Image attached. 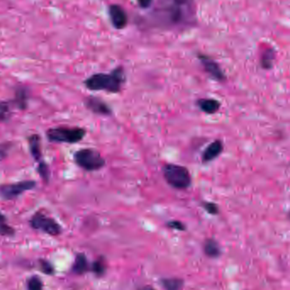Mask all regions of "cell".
<instances>
[{"label": "cell", "instance_id": "4316f807", "mask_svg": "<svg viewBox=\"0 0 290 290\" xmlns=\"http://www.w3.org/2000/svg\"><path fill=\"white\" fill-rule=\"evenodd\" d=\"M271 60H272V54L271 52L265 55L264 58H263V64H264L265 67H270Z\"/></svg>", "mask_w": 290, "mask_h": 290}, {"label": "cell", "instance_id": "f1b7e54d", "mask_svg": "<svg viewBox=\"0 0 290 290\" xmlns=\"http://www.w3.org/2000/svg\"><path fill=\"white\" fill-rule=\"evenodd\" d=\"M139 290H155L153 288L150 287V286H145V287H143L142 289H140Z\"/></svg>", "mask_w": 290, "mask_h": 290}, {"label": "cell", "instance_id": "30bf717a", "mask_svg": "<svg viewBox=\"0 0 290 290\" xmlns=\"http://www.w3.org/2000/svg\"><path fill=\"white\" fill-rule=\"evenodd\" d=\"M109 16L112 26L116 29H123L128 23L127 14L123 7L118 4H111L109 7Z\"/></svg>", "mask_w": 290, "mask_h": 290}, {"label": "cell", "instance_id": "3957f363", "mask_svg": "<svg viewBox=\"0 0 290 290\" xmlns=\"http://www.w3.org/2000/svg\"><path fill=\"white\" fill-rule=\"evenodd\" d=\"M162 174L166 184L177 190H186L192 184L190 171L182 165H164Z\"/></svg>", "mask_w": 290, "mask_h": 290}, {"label": "cell", "instance_id": "9a60e30c", "mask_svg": "<svg viewBox=\"0 0 290 290\" xmlns=\"http://www.w3.org/2000/svg\"><path fill=\"white\" fill-rule=\"evenodd\" d=\"M30 151L32 153L33 158L35 161H39L41 160L42 153H41V145H40V138L39 135H32L29 139Z\"/></svg>", "mask_w": 290, "mask_h": 290}, {"label": "cell", "instance_id": "8fae6325", "mask_svg": "<svg viewBox=\"0 0 290 290\" xmlns=\"http://www.w3.org/2000/svg\"><path fill=\"white\" fill-rule=\"evenodd\" d=\"M223 150V145L221 140L216 139L210 143L204 150L201 155V161L203 163H209L217 158Z\"/></svg>", "mask_w": 290, "mask_h": 290}, {"label": "cell", "instance_id": "5b68a950", "mask_svg": "<svg viewBox=\"0 0 290 290\" xmlns=\"http://www.w3.org/2000/svg\"><path fill=\"white\" fill-rule=\"evenodd\" d=\"M75 163L86 171H100L105 166V160L94 148H81L75 152Z\"/></svg>", "mask_w": 290, "mask_h": 290}, {"label": "cell", "instance_id": "cb8c5ba5", "mask_svg": "<svg viewBox=\"0 0 290 290\" xmlns=\"http://www.w3.org/2000/svg\"><path fill=\"white\" fill-rule=\"evenodd\" d=\"M39 175L42 177L43 180H48L49 178V171L48 166L44 162H39Z\"/></svg>", "mask_w": 290, "mask_h": 290}, {"label": "cell", "instance_id": "ac0fdd59", "mask_svg": "<svg viewBox=\"0 0 290 290\" xmlns=\"http://www.w3.org/2000/svg\"><path fill=\"white\" fill-rule=\"evenodd\" d=\"M15 101L20 109H21V110L26 109V104H27V94H26V89L19 88L18 90L16 91Z\"/></svg>", "mask_w": 290, "mask_h": 290}, {"label": "cell", "instance_id": "8992f818", "mask_svg": "<svg viewBox=\"0 0 290 290\" xmlns=\"http://www.w3.org/2000/svg\"><path fill=\"white\" fill-rule=\"evenodd\" d=\"M30 225L32 228L45 232L48 235L59 236L62 232V227L55 219L40 211L36 212L32 216Z\"/></svg>", "mask_w": 290, "mask_h": 290}, {"label": "cell", "instance_id": "52a82bcc", "mask_svg": "<svg viewBox=\"0 0 290 290\" xmlns=\"http://www.w3.org/2000/svg\"><path fill=\"white\" fill-rule=\"evenodd\" d=\"M36 187L34 181L27 180L0 186V196L7 200H13L26 191Z\"/></svg>", "mask_w": 290, "mask_h": 290}, {"label": "cell", "instance_id": "5bb4252c", "mask_svg": "<svg viewBox=\"0 0 290 290\" xmlns=\"http://www.w3.org/2000/svg\"><path fill=\"white\" fill-rule=\"evenodd\" d=\"M204 252L208 257L217 258L221 255V249L215 239H208L204 244Z\"/></svg>", "mask_w": 290, "mask_h": 290}, {"label": "cell", "instance_id": "e0dca14e", "mask_svg": "<svg viewBox=\"0 0 290 290\" xmlns=\"http://www.w3.org/2000/svg\"><path fill=\"white\" fill-rule=\"evenodd\" d=\"M15 230L8 224L5 216L0 213V235L10 237L13 236Z\"/></svg>", "mask_w": 290, "mask_h": 290}, {"label": "cell", "instance_id": "7a4b0ae2", "mask_svg": "<svg viewBox=\"0 0 290 290\" xmlns=\"http://www.w3.org/2000/svg\"><path fill=\"white\" fill-rule=\"evenodd\" d=\"M126 83V73L123 66H117L109 73H95L84 81V86L91 91H104L118 94Z\"/></svg>", "mask_w": 290, "mask_h": 290}, {"label": "cell", "instance_id": "ffe728a7", "mask_svg": "<svg viewBox=\"0 0 290 290\" xmlns=\"http://www.w3.org/2000/svg\"><path fill=\"white\" fill-rule=\"evenodd\" d=\"M90 269L97 276H102L105 272V265L102 260H97L92 264Z\"/></svg>", "mask_w": 290, "mask_h": 290}, {"label": "cell", "instance_id": "9c48e42d", "mask_svg": "<svg viewBox=\"0 0 290 290\" xmlns=\"http://www.w3.org/2000/svg\"><path fill=\"white\" fill-rule=\"evenodd\" d=\"M84 105L87 110L98 116H110L112 115V109L110 105L99 97H87L84 100Z\"/></svg>", "mask_w": 290, "mask_h": 290}, {"label": "cell", "instance_id": "d4e9b609", "mask_svg": "<svg viewBox=\"0 0 290 290\" xmlns=\"http://www.w3.org/2000/svg\"><path fill=\"white\" fill-rule=\"evenodd\" d=\"M40 266H41V269H42L43 273L50 275L54 272V268L48 261H43V260L40 261Z\"/></svg>", "mask_w": 290, "mask_h": 290}, {"label": "cell", "instance_id": "83f0119b", "mask_svg": "<svg viewBox=\"0 0 290 290\" xmlns=\"http://www.w3.org/2000/svg\"><path fill=\"white\" fill-rule=\"evenodd\" d=\"M8 148H9L8 145H0V161L6 157Z\"/></svg>", "mask_w": 290, "mask_h": 290}, {"label": "cell", "instance_id": "6da1fadb", "mask_svg": "<svg viewBox=\"0 0 290 290\" xmlns=\"http://www.w3.org/2000/svg\"><path fill=\"white\" fill-rule=\"evenodd\" d=\"M153 20L164 29H187L196 21L193 0H160Z\"/></svg>", "mask_w": 290, "mask_h": 290}, {"label": "cell", "instance_id": "277c9868", "mask_svg": "<svg viewBox=\"0 0 290 290\" xmlns=\"http://www.w3.org/2000/svg\"><path fill=\"white\" fill-rule=\"evenodd\" d=\"M86 130L83 127L57 126L48 129L46 135L50 142L58 144H77L85 138Z\"/></svg>", "mask_w": 290, "mask_h": 290}, {"label": "cell", "instance_id": "484cf974", "mask_svg": "<svg viewBox=\"0 0 290 290\" xmlns=\"http://www.w3.org/2000/svg\"><path fill=\"white\" fill-rule=\"evenodd\" d=\"M139 6L142 9H148L152 5L153 0H137Z\"/></svg>", "mask_w": 290, "mask_h": 290}, {"label": "cell", "instance_id": "d6986e66", "mask_svg": "<svg viewBox=\"0 0 290 290\" xmlns=\"http://www.w3.org/2000/svg\"><path fill=\"white\" fill-rule=\"evenodd\" d=\"M11 115V110L9 104L0 101V123L6 122Z\"/></svg>", "mask_w": 290, "mask_h": 290}, {"label": "cell", "instance_id": "4fadbf2b", "mask_svg": "<svg viewBox=\"0 0 290 290\" xmlns=\"http://www.w3.org/2000/svg\"><path fill=\"white\" fill-rule=\"evenodd\" d=\"M87 257L84 254H78L75 259L74 264L72 266V271L78 275L86 273L90 269Z\"/></svg>", "mask_w": 290, "mask_h": 290}, {"label": "cell", "instance_id": "7402d4cb", "mask_svg": "<svg viewBox=\"0 0 290 290\" xmlns=\"http://www.w3.org/2000/svg\"><path fill=\"white\" fill-rule=\"evenodd\" d=\"M201 207L209 215H217L219 212V208L216 206V204L209 201H202L201 202Z\"/></svg>", "mask_w": 290, "mask_h": 290}, {"label": "cell", "instance_id": "7c38bea8", "mask_svg": "<svg viewBox=\"0 0 290 290\" xmlns=\"http://www.w3.org/2000/svg\"><path fill=\"white\" fill-rule=\"evenodd\" d=\"M196 105L202 112L212 115L219 110L221 103L215 99L201 98L196 100Z\"/></svg>", "mask_w": 290, "mask_h": 290}, {"label": "cell", "instance_id": "ba28073f", "mask_svg": "<svg viewBox=\"0 0 290 290\" xmlns=\"http://www.w3.org/2000/svg\"><path fill=\"white\" fill-rule=\"evenodd\" d=\"M197 57H198L199 61L202 64L204 70L214 80L217 81V82H223V81L225 80V75L223 73V70L221 69L217 62H215L213 59L210 58L208 55H204L201 53L198 54Z\"/></svg>", "mask_w": 290, "mask_h": 290}, {"label": "cell", "instance_id": "603a6c76", "mask_svg": "<svg viewBox=\"0 0 290 290\" xmlns=\"http://www.w3.org/2000/svg\"><path fill=\"white\" fill-rule=\"evenodd\" d=\"M169 228L173 229V230H177V231H181L184 232L186 230V226L184 225V223L180 222V221H176V220H172L166 223Z\"/></svg>", "mask_w": 290, "mask_h": 290}, {"label": "cell", "instance_id": "44dd1931", "mask_svg": "<svg viewBox=\"0 0 290 290\" xmlns=\"http://www.w3.org/2000/svg\"><path fill=\"white\" fill-rule=\"evenodd\" d=\"M27 290H42V283L41 279L37 276L32 277L27 281Z\"/></svg>", "mask_w": 290, "mask_h": 290}, {"label": "cell", "instance_id": "2e32d148", "mask_svg": "<svg viewBox=\"0 0 290 290\" xmlns=\"http://www.w3.org/2000/svg\"><path fill=\"white\" fill-rule=\"evenodd\" d=\"M162 287L166 290H183L184 283L183 279L172 277V278H163L161 281Z\"/></svg>", "mask_w": 290, "mask_h": 290}]
</instances>
